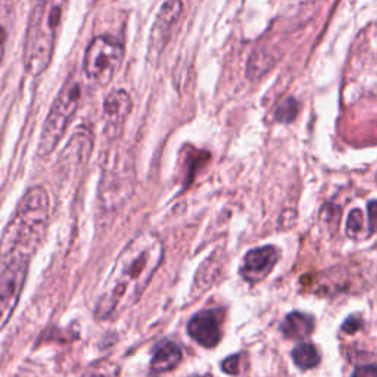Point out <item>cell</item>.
<instances>
[{
	"label": "cell",
	"mask_w": 377,
	"mask_h": 377,
	"mask_svg": "<svg viewBox=\"0 0 377 377\" xmlns=\"http://www.w3.org/2000/svg\"><path fill=\"white\" fill-rule=\"evenodd\" d=\"M83 101V84L75 77H70L60 87L51 111L46 117L39 141V156H49L65 134L78 106Z\"/></svg>",
	"instance_id": "4"
},
{
	"label": "cell",
	"mask_w": 377,
	"mask_h": 377,
	"mask_svg": "<svg viewBox=\"0 0 377 377\" xmlns=\"http://www.w3.org/2000/svg\"><path fill=\"white\" fill-rule=\"evenodd\" d=\"M68 0H33L24 43V64L31 75H40L51 65L58 31Z\"/></svg>",
	"instance_id": "3"
},
{
	"label": "cell",
	"mask_w": 377,
	"mask_h": 377,
	"mask_svg": "<svg viewBox=\"0 0 377 377\" xmlns=\"http://www.w3.org/2000/svg\"><path fill=\"white\" fill-rule=\"evenodd\" d=\"M239 355H231L223 363V370L227 374H238L239 373Z\"/></svg>",
	"instance_id": "17"
},
{
	"label": "cell",
	"mask_w": 377,
	"mask_h": 377,
	"mask_svg": "<svg viewBox=\"0 0 377 377\" xmlns=\"http://www.w3.org/2000/svg\"><path fill=\"white\" fill-rule=\"evenodd\" d=\"M181 348L176 342L172 340H164L161 345H158L155 350L153 358H152V369L158 373L170 371L176 369L181 359Z\"/></svg>",
	"instance_id": "10"
},
{
	"label": "cell",
	"mask_w": 377,
	"mask_h": 377,
	"mask_svg": "<svg viewBox=\"0 0 377 377\" xmlns=\"http://www.w3.org/2000/svg\"><path fill=\"white\" fill-rule=\"evenodd\" d=\"M352 377H377V366L367 364L355 369Z\"/></svg>",
	"instance_id": "18"
},
{
	"label": "cell",
	"mask_w": 377,
	"mask_h": 377,
	"mask_svg": "<svg viewBox=\"0 0 377 377\" xmlns=\"http://www.w3.org/2000/svg\"><path fill=\"white\" fill-rule=\"evenodd\" d=\"M132 106L133 102L129 91L120 89L108 94L103 102V120L106 134L113 137L118 134L122 124L132 113Z\"/></svg>",
	"instance_id": "9"
},
{
	"label": "cell",
	"mask_w": 377,
	"mask_h": 377,
	"mask_svg": "<svg viewBox=\"0 0 377 377\" xmlns=\"http://www.w3.org/2000/svg\"><path fill=\"white\" fill-rule=\"evenodd\" d=\"M298 111H300V105H298V102L293 98H288V99H285V101L279 103V106L276 109L274 118L279 122L288 124V122H292L296 118Z\"/></svg>",
	"instance_id": "13"
},
{
	"label": "cell",
	"mask_w": 377,
	"mask_h": 377,
	"mask_svg": "<svg viewBox=\"0 0 377 377\" xmlns=\"http://www.w3.org/2000/svg\"><path fill=\"white\" fill-rule=\"evenodd\" d=\"M363 226H364L363 212L359 210H352L348 215V223H347V233L350 238L357 239L361 231H363Z\"/></svg>",
	"instance_id": "15"
},
{
	"label": "cell",
	"mask_w": 377,
	"mask_h": 377,
	"mask_svg": "<svg viewBox=\"0 0 377 377\" xmlns=\"http://www.w3.org/2000/svg\"><path fill=\"white\" fill-rule=\"evenodd\" d=\"M281 333L288 339H304L314 330V319L308 314L295 311L286 316L280 326Z\"/></svg>",
	"instance_id": "11"
},
{
	"label": "cell",
	"mask_w": 377,
	"mask_h": 377,
	"mask_svg": "<svg viewBox=\"0 0 377 377\" xmlns=\"http://www.w3.org/2000/svg\"><path fill=\"white\" fill-rule=\"evenodd\" d=\"M83 377H120V369L113 361H101L91 366Z\"/></svg>",
	"instance_id": "14"
},
{
	"label": "cell",
	"mask_w": 377,
	"mask_h": 377,
	"mask_svg": "<svg viewBox=\"0 0 377 377\" xmlns=\"http://www.w3.org/2000/svg\"><path fill=\"white\" fill-rule=\"evenodd\" d=\"M164 258V243L152 231L140 233L115 261L105 288L99 296L94 316L109 320L132 308L143 295Z\"/></svg>",
	"instance_id": "2"
},
{
	"label": "cell",
	"mask_w": 377,
	"mask_h": 377,
	"mask_svg": "<svg viewBox=\"0 0 377 377\" xmlns=\"http://www.w3.org/2000/svg\"><path fill=\"white\" fill-rule=\"evenodd\" d=\"M181 0H167L156 13L149 37V56H160L170 43L172 33L181 18Z\"/></svg>",
	"instance_id": "6"
},
{
	"label": "cell",
	"mask_w": 377,
	"mask_h": 377,
	"mask_svg": "<svg viewBox=\"0 0 377 377\" xmlns=\"http://www.w3.org/2000/svg\"><path fill=\"white\" fill-rule=\"evenodd\" d=\"M49 196L41 186L25 192L2 238L0 250V314L2 326L12 316L25 283L31 258L49 224Z\"/></svg>",
	"instance_id": "1"
},
{
	"label": "cell",
	"mask_w": 377,
	"mask_h": 377,
	"mask_svg": "<svg viewBox=\"0 0 377 377\" xmlns=\"http://www.w3.org/2000/svg\"><path fill=\"white\" fill-rule=\"evenodd\" d=\"M295 364L302 369V370H308L316 367L320 363V354L317 351V348L314 347L312 343H300L298 347L293 350L292 352Z\"/></svg>",
	"instance_id": "12"
},
{
	"label": "cell",
	"mask_w": 377,
	"mask_h": 377,
	"mask_svg": "<svg viewBox=\"0 0 377 377\" xmlns=\"http://www.w3.org/2000/svg\"><path fill=\"white\" fill-rule=\"evenodd\" d=\"M361 327H363V320H361L358 316H352V317H350L347 321L343 323L342 330H343L345 333L352 335V333L358 332V330H359Z\"/></svg>",
	"instance_id": "16"
},
{
	"label": "cell",
	"mask_w": 377,
	"mask_h": 377,
	"mask_svg": "<svg viewBox=\"0 0 377 377\" xmlns=\"http://www.w3.org/2000/svg\"><path fill=\"white\" fill-rule=\"evenodd\" d=\"M277 261L279 253L274 246L253 249L243 258L241 274L249 283H258L273 271Z\"/></svg>",
	"instance_id": "8"
},
{
	"label": "cell",
	"mask_w": 377,
	"mask_h": 377,
	"mask_svg": "<svg viewBox=\"0 0 377 377\" xmlns=\"http://www.w3.org/2000/svg\"><path fill=\"white\" fill-rule=\"evenodd\" d=\"M223 314L217 309L200 311L188 321L187 332L199 345L205 348H214L222 340Z\"/></svg>",
	"instance_id": "7"
},
{
	"label": "cell",
	"mask_w": 377,
	"mask_h": 377,
	"mask_svg": "<svg viewBox=\"0 0 377 377\" xmlns=\"http://www.w3.org/2000/svg\"><path fill=\"white\" fill-rule=\"evenodd\" d=\"M369 219H370V231H376L377 229V200H371L369 203Z\"/></svg>",
	"instance_id": "19"
},
{
	"label": "cell",
	"mask_w": 377,
	"mask_h": 377,
	"mask_svg": "<svg viewBox=\"0 0 377 377\" xmlns=\"http://www.w3.org/2000/svg\"><path fill=\"white\" fill-rule=\"evenodd\" d=\"M124 59L122 44L108 36L94 37L86 47L83 68L89 80L98 86L111 83Z\"/></svg>",
	"instance_id": "5"
}]
</instances>
